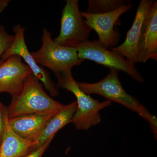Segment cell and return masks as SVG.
<instances>
[{
  "instance_id": "obj_12",
  "label": "cell",
  "mask_w": 157,
  "mask_h": 157,
  "mask_svg": "<svg viewBox=\"0 0 157 157\" xmlns=\"http://www.w3.org/2000/svg\"><path fill=\"white\" fill-rule=\"evenodd\" d=\"M77 109L76 101L64 105L59 111L54 114L48 121L44 128L33 140L31 151L42 146L51 138H54L59 130L71 123V120Z\"/></svg>"
},
{
  "instance_id": "obj_14",
  "label": "cell",
  "mask_w": 157,
  "mask_h": 157,
  "mask_svg": "<svg viewBox=\"0 0 157 157\" xmlns=\"http://www.w3.org/2000/svg\"><path fill=\"white\" fill-rule=\"evenodd\" d=\"M32 140L21 138L11 128L9 117L6 120V128L0 144V157H21L31 152Z\"/></svg>"
},
{
  "instance_id": "obj_13",
  "label": "cell",
  "mask_w": 157,
  "mask_h": 157,
  "mask_svg": "<svg viewBox=\"0 0 157 157\" xmlns=\"http://www.w3.org/2000/svg\"><path fill=\"white\" fill-rule=\"evenodd\" d=\"M54 115L20 116L9 118V123L16 135L24 139L33 141L40 135L45 125Z\"/></svg>"
},
{
  "instance_id": "obj_15",
  "label": "cell",
  "mask_w": 157,
  "mask_h": 157,
  "mask_svg": "<svg viewBox=\"0 0 157 157\" xmlns=\"http://www.w3.org/2000/svg\"><path fill=\"white\" fill-rule=\"evenodd\" d=\"M14 39V35L8 33L5 28L0 25V65L3 63L2 56L11 46Z\"/></svg>"
},
{
  "instance_id": "obj_3",
  "label": "cell",
  "mask_w": 157,
  "mask_h": 157,
  "mask_svg": "<svg viewBox=\"0 0 157 157\" xmlns=\"http://www.w3.org/2000/svg\"><path fill=\"white\" fill-rule=\"evenodd\" d=\"M119 72L117 70L109 69L108 75L101 81L94 83L77 82V84L86 94L99 95L107 98L108 101L117 102L138 113L148 122L152 131L156 136L157 117L124 89L119 78Z\"/></svg>"
},
{
  "instance_id": "obj_10",
  "label": "cell",
  "mask_w": 157,
  "mask_h": 157,
  "mask_svg": "<svg viewBox=\"0 0 157 157\" xmlns=\"http://www.w3.org/2000/svg\"><path fill=\"white\" fill-rule=\"evenodd\" d=\"M154 2L152 0L140 1L133 24L127 33L124 41L120 45L110 48L134 65L138 63L139 43L144 22Z\"/></svg>"
},
{
  "instance_id": "obj_2",
  "label": "cell",
  "mask_w": 157,
  "mask_h": 157,
  "mask_svg": "<svg viewBox=\"0 0 157 157\" xmlns=\"http://www.w3.org/2000/svg\"><path fill=\"white\" fill-rule=\"evenodd\" d=\"M64 105L48 96L40 81L32 74L19 94L12 98L7 109L9 118H11L28 114L54 115Z\"/></svg>"
},
{
  "instance_id": "obj_6",
  "label": "cell",
  "mask_w": 157,
  "mask_h": 157,
  "mask_svg": "<svg viewBox=\"0 0 157 157\" xmlns=\"http://www.w3.org/2000/svg\"><path fill=\"white\" fill-rule=\"evenodd\" d=\"M92 30L86 24L78 0H67L62 11L60 29L54 41L66 47L76 48L89 41Z\"/></svg>"
},
{
  "instance_id": "obj_7",
  "label": "cell",
  "mask_w": 157,
  "mask_h": 157,
  "mask_svg": "<svg viewBox=\"0 0 157 157\" xmlns=\"http://www.w3.org/2000/svg\"><path fill=\"white\" fill-rule=\"evenodd\" d=\"M76 48L78 57L82 60H89L109 69L122 71L139 82L145 80L135 65L119 53L105 48L98 40H89Z\"/></svg>"
},
{
  "instance_id": "obj_8",
  "label": "cell",
  "mask_w": 157,
  "mask_h": 157,
  "mask_svg": "<svg viewBox=\"0 0 157 157\" xmlns=\"http://www.w3.org/2000/svg\"><path fill=\"white\" fill-rule=\"evenodd\" d=\"M13 31L14 33V41L8 50L2 56V61H5L13 55L21 57L32 70L33 75L43 83L45 89L50 93L51 96L53 97L58 96V88L52 80L49 73L36 63L29 51L25 39V28L20 25H17L14 26Z\"/></svg>"
},
{
  "instance_id": "obj_18",
  "label": "cell",
  "mask_w": 157,
  "mask_h": 157,
  "mask_svg": "<svg viewBox=\"0 0 157 157\" xmlns=\"http://www.w3.org/2000/svg\"><path fill=\"white\" fill-rule=\"evenodd\" d=\"M10 2V0H0V14L8 7Z\"/></svg>"
},
{
  "instance_id": "obj_1",
  "label": "cell",
  "mask_w": 157,
  "mask_h": 157,
  "mask_svg": "<svg viewBox=\"0 0 157 157\" xmlns=\"http://www.w3.org/2000/svg\"><path fill=\"white\" fill-rule=\"evenodd\" d=\"M132 7V1L128 0H89L87 10L81 13L86 24L98 34V41L108 49L119 42L115 25Z\"/></svg>"
},
{
  "instance_id": "obj_17",
  "label": "cell",
  "mask_w": 157,
  "mask_h": 157,
  "mask_svg": "<svg viewBox=\"0 0 157 157\" xmlns=\"http://www.w3.org/2000/svg\"><path fill=\"white\" fill-rule=\"evenodd\" d=\"M53 139V138H50L39 148L21 157H42L45 151L47 150L48 147L49 146L50 144Z\"/></svg>"
},
{
  "instance_id": "obj_9",
  "label": "cell",
  "mask_w": 157,
  "mask_h": 157,
  "mask_svg": "<svg viewBox=\"0 0 157 157\" xmlns=\"http://www.w3.org/2000/svg\"><path fill=\"white\" fill-rule=\"evenodd\" d=\"M32 74L21 57L10 56L0 65V93H9L12 98L18 95Z\"/></svg>"
},
{
  "instance_id": "obj_5",
  "label": "cell",
  "mask_w": 157,
  "mask_h": 157,
  "mask_svg": "<svg viewBox=\"0 0 157 157\" xmlns=\"http://www.w3.org/2000/svg\"><path fill=\"white\" fill-rule=\"evenodd\" d=\"M42 45L37 51L31 52L38 65L48 68L55 76L72 70L81 64L83 60L79 59L76 48L66 47L57 44L51 34L44 28L42 32Z\"/></svg>"
},
{
  "instance_id": "obj_4",
  "label": "cell",
  "mask_w": 157,
  "mask_h": 157,
  "mask_svg": "<svg viewBox=\"0 0 157 157\" xmlns=\"http://www.w3.org/2000/svg\"><path fill=\"white\" fill-rule=\"evenodd\" d=\"M57 87L73 93L76 98L77 109L71 123L78 130H87L97 125L101 121L100 111L111 104V101L100 102L86 94L78 87L77 82L73 78L71 70L56 75Z\"/></svg>"
},
{
  "instance_id": "obj_11",
  "label": "cell",
  "mask_w": 157,
  "mask_h": 157,
  "mask_svg": "<svg viewBox=\"0 0 157 157\" xmlns=\"http://www.w3.org/2000/svg\"><path fill=\"white\" fill-rule=\"evenodd\" d=\"M157 60V1H154L143 25L139 43L138 63Z\"/></svg>"
},
{
  "instance_id": "obj_16",
  "label": "cell",
  "mask_w": 157,
  "mask_h": 157,
  "mask_svg": "<svg viewBox=\"0 0 157 157\" xmlns=\"http://www.w3.org/2000/svg\"><path fill=\"white\" fill-rule=\"evenodd\" d=\"M8 117L7 107L0 102V144L2 143L6 128V120Z\"/></svg>"
}]
</instances>
